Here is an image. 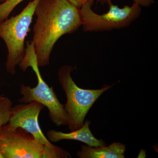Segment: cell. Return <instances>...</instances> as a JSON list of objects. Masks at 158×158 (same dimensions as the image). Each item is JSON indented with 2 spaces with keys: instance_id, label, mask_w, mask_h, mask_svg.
Masks as SVG:
<instances>
[{
  "instance_id": "cell-1",
  "label": "cell",
  "mask_w": 158,
  "mask_h": 158,
  "mask_svg": "<svg viewBox=\"0 0 158 158\" xmlns=\"http://www.w3.org/2000/svg\"><path fill=\"white\" fill-rule=\"evenodd\" d=\"M31 41L39 67L49 65L52 51L63 35L76 32L81 26L80 9L68 0H40L34 14Z\"/></svg>"
},
{
  "instance_id": "cell-2",
  "label": "cell",
  "mask_w": 158,
  "mask_h": 158,
  "mask_svg": "<svg viewBox=\"0 0 158 158\" xmlns=\"http://www.w3.org/2000/svg\"><path fill=\"white\" fill-rule=\"evenodd\" d=\"M18 66L23 72L29 67H31L36 74L37 85L33 88L21 85L20 94L23 97L18 102L20 103L38 102L48 108L51 120L56 126L67 125L68 117L64 106L59 101L52 87L47 84L40 74L32 41L26 42L24 56Z\"/></svg>"
},
{
  "instance_id": "cell-3",
  "label": "cell",
  "mask_w": 158,
  "mask_h": 158,
  "mask_svg": "<svg viewBox=\"0 0 158 158\" xmlns=\"http://www.w3.org/2000/svg\"><path fill=\"white\" fill-rule=\"evenodd\" d=\"M73 70L71 65H65L59 69L58 73V81L67 98L64 107L68 117L67 125L71 131L83 126L85 117L94 104L114 85H104L99 89L80 88L72 78Z\"/></svg>"
},
{
  "instance_id": "cell-4",
  "label": "cell",
  "mask_w": 158,
  "mask_h": 158,
  "mask_svg": "<svg viewBox=\"0 0 158 158\" xmlns=\"http://www.w3.org/2000/svg\"><path fill=\"white\" fill-rule=\"evenodd\" d=\"M40 1H30L19 14L0 22V38L4 40L8 51L6 69L13 75L24 56L26 38Z\"/></svg>"
},
{
  "instance_id": "cell-5",
  "label": "cell",
  "mask_w": 158,
  "mask_h": 158,
  "mask_svg": "<svg viewBox=\"0 0 158 158\" xmlns=\"http://www.w3.org/2000/svg\"><path fill=\"white\" fill-rule=\"evenodd\" d=\"M92 3L87 1L80 8L81 26L85 32H100L120 29L129 26L141 14V6L134 3L131 6L120 8L108 2L109 10L102 15L91 9Z\"/></svg>"
},
{
  "instance_id": "cell-6",
  "label": "cell",
  "mask_w": 158,
  "mask_h": 158,
  "mask_svg": "<svg viewBox=\"0 0 158 158\" xmlns=\"http://www.w3.org/2000/svg\"><path fill=\"white\" fill-rule=\"evenodd\" d=\"M0 152L3 158H59L30 133L8 123L0 131Z\"/></svg>"
},
{
  "instance_id": "cell-7",
  "label": "cell",
  "mask_w": 158,
  "mask_h": 158,
  "mask_svg": "<svg viewBox=\"0 0 158 158\" xmlns=\"http://www.w3.org/2000/svg\"><path fill=\"white\" fill-rule=\"evenodd\" d=\"M44 106L37 102L20 104L11 108V116L8 124L21 127L31 134L39 143L55 153L59 158H71L69 152L53 145L46 138L40 129L38 117Z\"/></svg>"
},
{
  "instance_id": "cell-8",
  "label": "cell",
  "mask_w": 158,
  "mask_h": 158,
  "mask_svg": "<svg viewBox=\"0 0 158 158\" xmlns=\"http://www.w3.org/2000/svg\"><path fill=\"white\" fill-rule=\"evenodd\" d=\"M90 123V121L87 119L81 127L68 133L50 130L47 133L48 139L53 142L63 140H75L91 147L106 146V143L103 140H98L94 136L89 127Z\"/></svg>"
},
{
  "instance_id": "cell-9",
  "label": "cell",
  "mask_w": 158,
  "mask_h": 158,
  "mask_svg": "<svg viewBox=\"0 0 158 158\" xmlns=\"http://www.w3.org/2000/svg\"><path fill=\"white\" fill-rule=\"evenodd\" d=\"M126 145L120 142H113L108 146L91 147L83 145L77 153L80 158H124Z\"/></svg>"
},
{
  "instance_id": "cell-10",
  "label": "cell",
  "mask_w": 158,
  "mask_h": 158,
  "mask_svg": "<svg viewBox=\"0 0 158 158\" xmlns=\"http://www.w3.org/2000/svg\"><path fill=\"white\" fill-rule=\"evenodd\" d=\"M12 106V102L8 98L3 97L0 101V131L10 121Z\"/></svg>"
},
{
  "instance_id": "cell-11",
  "label": "cell",
  "mask_w": 158,
  "mask_h": 158,
  "mask_svg": "<svg viewBox=\"0 0 158 158\" xmlns=\"http://www.w3.org/2000/svg\"><path fill=\"white\" fill-rule=\"evenodd\" d=\"M24 0H6L0 4V22L9 17L15 7Z\"/></svg>"
},
{
  "instance_id": "cell-12",
  "label": "cell",
  "mask_w": 158,
  "mask_h": 158,
  "mask_svg": "<svg viewBox=\"0 0 158 158\" xmlns=\"http://www.w3.org/2000/svg\"><path fill=\"white\" fill-rule=\"evenodd\" d=\"M98 2H101L102 4L107 3L108 2L111 1V0H97ZM134 3L138 4L140 6H143V7H149L155 2V0H134Z\"/></svg>"
},
{
  "instance_id": "cell-13",
  "label": "cell",
  "mask_w": 158,
  "mask_h": 158,
  "mask_svg": "<svg viewBox=\"0 0 158 158\" xmlns=\"http://www.w3.org/2000/svg\"><path fill=\"white\" fill-rule=\"evenodd\" d=\"M72 4L80 9L81 6L88 1V0H68Z\"/></svg>"
},
{
  "instance_id": "cell-14",
  "label": "cell",
  "mask_w": 158,
  "mask_h": 158,
  "mask_svg": "<svg viewBox=\"0 0 158 158\" xmlns=\"http://www.w3.org/2000/svg\"><path fill=\"white\" fill-rule=\"evenodd\" d=\"M94 0H88V1H89V2H91V3H93Z\"/></svg>"
},
{
  "instance_id": "cell-15",
  "label": "cell",
  "mask_w": 158,
  "mask_h": 158,
  "mask_svg": "<svg viewBox=\"0 0 158 158\" xmlns=\"http://www.w3.org/2000/svg\"><path fill=\"white\" fill-rule=\"evenodd\" d=\"M0 158H3L2 156V154L0 152Z\"/></svg>"
},
{
  "instance_id": "cell-16",
  "label": "cell",
  "mask_w": 158,
  "mask_h": 158,
  "mask_svg": "<svg viewBox=\"0 0 158 158\" xmlns=\"http://www.w3.org/2000/svg\"><path fill=\"white\" fill-rule=\"evenodd\" d=\"M3 97L1 96V95H0V101L1 100V99H2V98H3Z\"/></svg>"
},
{
  "instance_id": "cell-17",
  "label": "cell",
  "mask_w": 158,
  "mask_h": 158,
  "mask_svg": "<svg viewBox=\"0 0 158 158\" xmlns=\"http://www.w3.org/2000/svg\"><path fill=\"white\" fill-rule=\"evenodd\" d=\"M0 2H4V0H0Z\"/></svg>"
},
{
  "instance_id": "cell-18",
  "label": "cell",
  "mask_w": 158,
  "mask_h": 158,
  "mask_svg": "<svg viewBox=\"0 0 158 158\" xmlns=\"http://www.w3.org/2000/svg\"><path fill=\"white\" fill-rule=\"evenodd\" d=\"M6 1V0H4V1Z\"/></svg>"
}]
</instances>
